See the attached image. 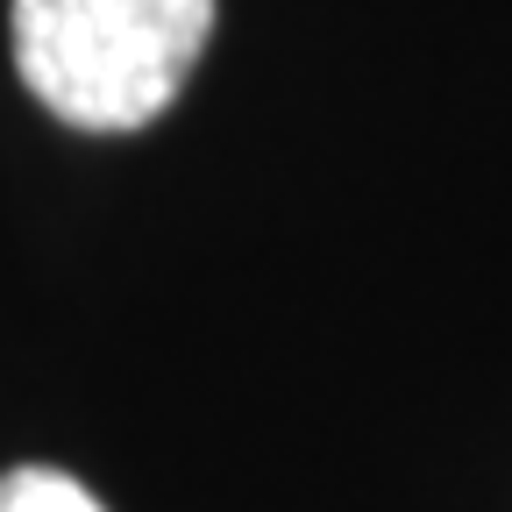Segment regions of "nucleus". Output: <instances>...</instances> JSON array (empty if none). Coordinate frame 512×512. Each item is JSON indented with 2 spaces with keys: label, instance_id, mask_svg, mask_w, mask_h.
I'll return each instance as SVG.
<instances>
[{
  "label": "nucleus",
  "instance_id": "1",
  "mask_svg": "<svg viewBox=\"0 0 512 512\" xmlns=\"http://www.w3.org/2000/svg\"><path fill=\"white\" fill-rule=\"evenodd\" d=\"M214 36V0H15V72L72 128L157 121Z\"/></svg>",
  "mask_w": 512,
  "mask_h": 512
},
{
  "label": "nucleus",
  "instance_id": "2",
  "mask_svg": "<svg viewBox=\"0 0 512 512\" xmlns=\"http://www.w3.org/2000/svg\"><path fill=\"white\" fill-rule=\"evenodd\" d=\"M0 512H107L79 477L64 470H43V463H22L0 477Z\"/></svg>",
  "mask_w": 512,
  "mask_h": 512
}]
</instances>
